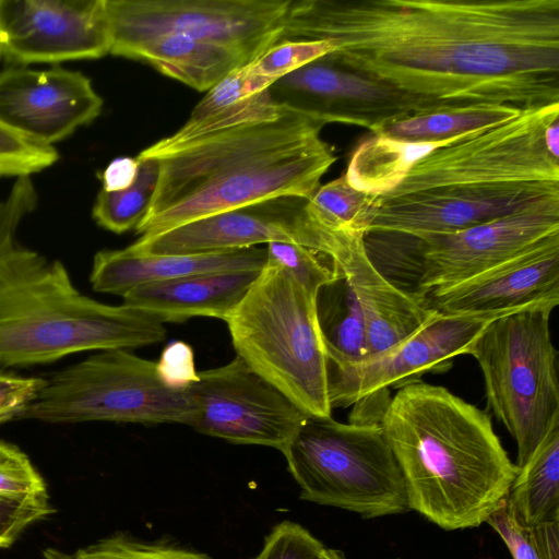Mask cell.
<instances>
[{"instance_id": "1", "label": "cell", "mask_w": 559, "mask_h": 559, "mask_svg": "<svg viewBox=\"0 0 559 559\" xmlns=\"http://www.w3.org/2000/svg\"><path fill=\"white\" fill-rule=\"evenodd\" d=\"M281 40L448 105L559 103V0H289Z\"/></svg>"}, {"instance_id": "2", "label": "cell", "mask_w": 559, "mask_h": 559, "mask_svg": "<svg viewBox=\"0 0 559 559\" xmlns=\"http://www.w3.org/2000/svg\"><path fill=\"white\" fill-rule=\"evenodd\" d=\"M323 123L285 109L276 119L214 132L178 145L155 143L159 178L136 226L150 238L187 223L280 198L308 200L336 162L320 136Z\"/></svg>"}, {"instance_id": "3", "label": "cell", "mask_w": 559, "mask_h": 559, "mask_svg": "<svg viewBox=\"0 0 559 559\" xmlns=\"http://www.w3.org/2000/svg\"><path fill=\"white\" fill-rule=\"evenodd\" d=\"M379 424L402 471L409 510L441 528L479 526L508 497L519 468L487 409L418 381L399 389Z\"/></svg>"}, {"instance_id": "4", "label": "cell", "mask_w": 559, "mask_h": 559, "mask_svg": "<svg viewBox=\"0 0 559 559\" xmlns=\"http://www.w3.org/2000/svg\"><path fill=\"white\" fill-rule=\"evenodd\" d=\"M37 199L31 176H21L0 200V366L50 364L81 352L162 342L163 322L83 295L62 262L19 241V227Z\"/></svg>"}, {"instance_id": "5", "label": "cell", "mask_w": 559, "mask_h": 559, "mask_svg": "<svg viewBox=\"0 0 559 559\" xmlns=\"http://www.w3.org/2000/svg\"><path fill=\"white\" fill-rule=\"evenodd\" d=\"M224 321L236 356L307 416L331 417L328 357L316 297L288 271L266 261Z\"/></svg>"}, {"instance_id": "6", "label": "cell", "mask_w": 559, "mask_h": 559, "mask_svg": "<svg viewBox=\"0 0 559 559\" xmlns=\"http://www.w3.org/2000/svg\"><path fill=\"white\" fill-rule=\"evenodd\" d=\"M556 307L537 304L490 321L465 353L481 370L488 408L516 442L518 468L559 420Z\"/></svg>"}, {"instance_id": "7", "label": "cell", "mask_w": 559, "mask_h": 559, "mask_svg": "<svg viewBox=\"0 0 559 559\" xmlns=\"http://www.w3.org/2000/svg\"><path fill=\"white\" fill-rule=\"evenodd\" d=\"M281 452L302 500L365 519L409 510L402 471L378 423L308 416Z\"/></svg>"}, {"instance_id": "8", "label": "cell", "mask_w": 559, "mask_h": 559, "mask_svg": "<svg viewBox=\"0 0 559 559\" xmlns=\"http://www.w3.org/2000/svg\"><path fill=\"white\" fill-rule=\"evenodd\" d=\"M197 416L191 388L169 384L157 361L106 349L51 374L20 418L192 426Z\"/></svg>"}, {"instance_id": "9", "label": "cell", "mask_w": 559, "mask_h": 559, "mask_svg": "<svg viewBox=\"0 0 559 559\" xmlns=\"http://www.w3.org/2000/svg\"><path fill=\"white\" fill-rule=\"evenodd\" d=\"M555 233H559V198L454 233L371 231L364 241L379 271L418 300L428 292L478 275Z\"/></svg>"}, {"instance_id": "10", "label": "cell", "mask_w": 559, "mask_h": 559, "mask_svg": "<svg viewBox=\"0 0 559 559\" xmlns=\"http://www.w3.org/2000/svg\"><path fill=\"white\" fill-rule=\"evenodd\" d=\"M559 118V103L524 109L516 118L477 130L417 159L403 181L381 198L448 186L559 182V158L545 143L546 127Z\"/></svg>"}, {"instance_id": "11", "label": "cell", "mask_w": 559, "mask_h": 559, "mask_svg": "<svg viewBox=\"0 0 559 559\" xmlns=\"http://www.w3.org/2000/svg\"><path fill=\"white\" fill-rule=\"evenodd\" d=\"M110 52L176 33L230 47L252 62L282 38L289 0H106Z\"/></svg>"}, {"instance_id": "12", "label": "cell", "mask_w": 559, "mask_h": 559, "mask_svg": "<svg viewBox=\"0 0 559 559\" xmlns=\"http://www.w3.org/2000/svg\"><path fill=\"white\" fill-rule=\"evenodd\" d=\"M281 108L323 124L344 123L377 133L381 128L443 104L402 91L322 57L269 88Z\"/></svg>"}, {"instance_id": "13", "label": "cell", "mask_w": 559, "mask_h": 559, "mask_svg": "<svg viewBox=\"0 0 559 559\" xmlns=\"http://www.w3.org/2000/svg\"><path fill=\"white\" fill-rule=\"evenodd\" d=\"M197 431L236 444L282 451L308 417L240 357L198 372L191 385Z\"/></svg>"}, {"instance_id": "14", "label": "cell", "mask_w": 559, "mask_h": 559, "mask_svg": "<svg viewBox=\"0 0 559 559\" xmlns=\"http://www.w3.org/2000/svg\"><path fill=\"white\" fill-rule=\"evenodd\" d=\"M495 319L435 312L419 330L388 349L355 362L328 366L332 408L353 405L381 390L418 382L428 372L448 371L452 359L465 355Z\"/></svg>"}, {"instance_id": "15", "label": "cell", "mask_w": 559, "mask_h": 559, "mask_svg": "<svg viewBox=\"0 0 559 559\" xmlns=\"http://www.w3.org/2000/svg\"><path fill=\"white\" fill-rule=\"evenodd\" d=\"M552 198H559V182L459 185L391 199L379 197L367 233L449 234L519 213Z\"/></svg>"}, {"instance_id": "16", "label": "cell", "mask_w": 559, "mask_h": 559, "mask_svg": "<svg viewBox=\"0 0 559 559\" xmlns=\"http://www.w3.org/2000/svg\"><path fill=\"white\" fill-rule=\"evenodd\" d=\"M106 0H0V53L19 64L97 59L110 52Z\"/></svg>"}, {"instance_id": "17", "label": "cell", "mask_w": 559, "mask_h": 559, "mask_svg": "<svg viewBox=\"0 0 559 559\" xmlns=\"http://www.w3.org/2000/svg\"><path fill=\"white\" fill-rule=\"evenodd\" d=\"M418 301L441 316L500 318L537 304H559V233L461 283Z\"/></svg>"}, {"instance_id": "18", "label": "cell", "mask_w": 559, "mask_h": 559, "mask_svg": "<svg viewBox=\"0 0 559 559\" xmlns=\"http://www.w3.org/2000/svg\"><path fill=\"white\" fill-rule=\"evenodd\" d=\"M103 99L91 80L63 68L0 72V124L53 146L96 119Z\"/></svg>"}, {"instance_id": "19", "label": "cell", "mask_w": 559, "mask_h": 559, "mask_svg": "<svg viewBox=\"0 0 559 559\" xmlns=\"http://www.w3.org/2000/svg\"><path fill=\"white\" fill-rule=\"evenodd\" d=\"M305 199L280 198L206 216L127 247L142 255L194 254L257 247L272 241L306 246Z\"/></svg>"}, {"instance_id": "20", "label": "cell", "mask_w": 559, "mask_h": 559, "mask_svg": "<svg viewBox=\"0 0 559 559\" xmlns=\"http://www.w3.org/2000/svg\"><path fill=\"white\" fill-rule=\"evenodd\" d=\"M364 238L360 233L347 235L331 262L348 282L360 307L371 356L415 333L435 312L379 271L366 251Z\"/></svg>"}, {"instance_id": "21", "label": "cell", "mask_w": 559, "mask_h": 559, "mask_svg": "<svg viewBox=\"0 0 559 559\" xmlns=\"http://www.w3.org/2000/svg\"><path fill=\"white\" fill-rule=\"evenodd\" d=\"M266 248L194 253L142 255L127 248L98 251L93 260L90 282L94 290L123 296L133 287L186 276L261 270Z\"/></svg>"}, {"instance_id": "22", "label": "cell", "mask_w": 559, "mask_h": 559, "mask_svg": "<svg viewBox=\"0 0 559 559\" xmlns=\"http://www.w3.org/2000/svg\"><path fill=\"white\" fill-rule=\"evenodd\" d=\"M261 270L200 274L141 284L122 296L123 305L163 323L183 322L193 317L225 320Z\"/></svg>"}, {"instance_id": "23", "label": "cell", "mask_w": 559, "mask_h": 559, "mask_svg": "<svg viewBox=\"0 0 559 559\" xmlns=\"http://www.w3.org/2000/svg\"><path fill=\"white\" fill-rule=\"evenodd\" d=\"M273 83L251 72L248 64L236 69L206 92L178 131L155 144L174 146L238 126L278 118L285 109L270 95Z\"/></svg>"}, {"instance_id": "24", "label": "cell", "mask_w": 559, "mask_h": 559, "mask_svg": "<svg viewBox=\"0 0 559 559\" xmlns=\"http://www.w3.org/2000/svg\"><path fill=\"white\" fill-rule=\"evenodd\" d=\"M119 57L148 63L158 72L203 92L248 63L239 51L212 41L166 33L134 43Z\"/></svg>"}, {"instance_id": "25", "label": "cell", "mask_w": 559, "mask_h": 559, "mask_svg": "<svg viewBox=\"0 0 559 559\" xmlns=\"http://www.w3.org/2000/svg\"><path fill=\"white\" fill-rule=\"evenodd\" d=\"M508 502L524 527L559 521V420L519 468Z\"/></svg>"}, {"instance_id": "26", "label": "cell", "mask_w": 559, "mask_h": 559, "mask_svg": "<svg viewBox=\"0 0 559 559\" xmlns=\"http://www.w3.org/2000/svg\"><path fill=\"white\" fill-rule=\"evenodd\" d=\"M523 110L499 104L444 105L386 124L373 134L406 143L442 142L512 120Z\"/></svg>"}, {"instance_id": "27", "label": "cell", "mask_w": 559, "mask_h": 559, "mask_svg": "<svg viewBox=\"0 0 559 559\" xmlns=\"http://www.w3.org/2000/svg\"><path fill=\"white\" fill-rule=\"evenodd\" d=\"M471 133L431 143H406L373 134L357 146L344 176L358 191L377 197L385 195L403 181L417 159Z\"/></svg>"}, {"instance_id": "28", "label": "cell", "mask_w": 559, "mask_h": 559, "mask_svg": "<svg viewBox=\"0 0 559 559\" xmlns=\"http://www.w3.org/2000/svg\"><path fill=\"white\" fill-rule=\"evenodd\" d=\"M316 311L328 366L350 364L368 356L367 331L360 307L340 272L318 290Z\"/></svg>"}, {"instance_id": "29", "label": "cell", "mask_w": 559, "mask_h": 559, "mask_svg": "<svg viewBox=\"0 0 559 559\" xmlns=\"http://www.w3.org/2000/svg\"><path fill=\"white\" fill-rule=\"evenodd\" d=\"M379 197L354 189L345 176L320 186L305 200L307 214L320 226L332 231H354L366 235Z\"/></svg>"}, {"instance_id": "30", "label": "cell", "mask_w": 559, "mask_h": 559, "mask_svg": "<svg viewBox=\"0 0 559 559\" xmlns=\"http://www.w3.org/2000/svg\"><path fill=\"white\" fill-rule=\"evenodd\" d=\"M136 158L139 171L133 185L121 191L100 190L93 205L95 222L116 234L136 228L146 216L157 187L158 162L155 158Z\"/></svg>"}, {"instance_id": "31", "label": "cell", "mask_w": 559, "mask_h": 559, "mask_svg": "<svg viewBox=\"0 0 559 559\" xmlns=\"http://www.w3.org/2000/svg\"><path fill=\"white\" fill-rule=\"evenodd\" d=\"M46 559H211L204 554L163 543H146L116 534L73 555L47 550Z\"/></svg>"}, {"instance_id": "32", "label": "cell", "mask_w": 559, "mask_h": 559, "mask_svg": "<svg viewBox=\"0 0 559 559\" xmlns=\"http://www.w3.org/2000/svg\"><path fill=\"white\" fill-rule=\"evenodd\" d=\"M266 261L284 267L314 297L338 274L329 258L295 242H269Z\"/></svg>"}, {"instance_id": "33", "label": "cell", "mask_w": 559, "mask_h": 559, "mask_svg": "<svg viewBox=\"0 0 559 559\" xmlns=\"http://www.w3.org/2000/svg\"><path fill=\"white\" fill-rule=\"evenodd\" d=\"M335 49L329 40H281L248 63V67L251 72L275 82Z\"/></svg>"}, {"instance_id": "34", "label": "cell", "mask_w": 559, "mask_h": 559, "mask_svg": "<svg viewBox=\"0 0 559 559\" xmlns=\"http://www.w3.org/2000/svg\"><path fill=\"white\" fill-rule=\"evenodd\" d=\"M58 158L53 146L0 124V178L31 176L52 166Z\"/></svg>"}, {"instance_id": "35", "label": "cell", "mask_w": 559, "mask_h": 559, "mask_svg": "<svg viewBox=\"0 0 559 559\" xmlns=\"http://www.w3.org/2000/svg\"><path fill=\"white\" fill-rule=\"evenodd\" d=\"M48 496L43 477L19 448L0 440V497L25 499Z\"/></svg>"}, {"instance_id": "36", "label": "cell", "mask_w": 559, "mask_h": 559, "mask_svg": "<svg viewBox=\"0 0 559 559\" xmlns=\"http://www.w3.org/2000/svg\"><path fill=\"white\" fill-rule=\"evenodd\" d=\"M324 548L301 525L283 521L272 528L254 559H320Z\"/></svg>"}, {"instance_id": "37", "label": "cell", "mask_w": 559, "mask_h": 559, "mask_svg": "<svg viewBox=\"0 0 559 559\" xmlns=\"http://www.w3.org/2000/svg\"><path fill=\"white\" fill-rule=\"evenodd\" d=\"M53 512L48 496L25 499L0 497V548L11 546L29 524Z\"/></svg>"}, {"instance_id": "38", "label": "cell", "mask_w": 559, "mask_h": 559, "mask_svg": "<svg viewBox=\"0 0 559 559\" xmlns=\"http://www.w3.org/2000/svg\"><path fill=\"white\" fill-rule=\"evenodd\" d=\"M45 384L44 378L0 372V425L20 418Z\"/></svg>"}, {"instance_id": "39", "label": "cell", "mask_w": 559, "mask_h": 559, "mask_svg": "<svg viewBox=\"0 0 559 559\" xmlns=\"http://www.w3.org/2000/svg\"><path fill=\"white\" fill-rule=\"evenodd\" d=\"M486 522L501 536L513 559H538L530 530L516 521L508 497Z\"/></svg>"}, {"instance_id": "40", "label": "cell", "mask_w": 559, "mask_h": 559, "mask_svg": "<svg viewBox=\"0 0 559 559\" xmlns=\"http://www.w3.org/2000/svg\"><path fill=\"white\" fill-rule=\"evenodd\" d=\"M157 366L163 378L174 386L187 388L198 379L192 349L182 342L169 344L164 349Z\"/></svg>"}, {"instance_id": "41", "label": "cell", "mask_w": 559, "mask_h": 559, "mask_svg": "<svg viewBox=\"0 0 559 559\" xmlns=\"http://www.w3.org/2000/svg\"><path fill=\"white\" fill-rule=\"evenodd\" d=\"M138 171L136 157L121 156L112 159L102 174V190L115 192L129 188L135 181Z\"/></svg>"}, {"instance_id": "42", "label": "cell", "mask_w": 559, "mask_h": 559, "mask_svg": "<svg viewBox=\"0 0 559 559\" xmlns=\"http://www.w3.org/2000/svg\"><path fill=\"white\" fill-rule=\"evenodd\" d=\"M538 559H559V521L528 527Z\"/></svg>"}, {"instance_id": "43", "label": "cell", "mask_w": 559, "mask_h": 559, "mask_svg": "<svg viewBox=\"0 0 559 559\" xmlns=\"http://www.w3.org/2000/svg\"><path fill=\"white\" fill-rule=\"evenodd\" d=\"M545 143L548 152L554 157L559 158V118L546 127Z\"/></svg>"}, {"instance_id": "44", "label": "cell", "mask_w": 559, "mask_h": 559, "mask_svg": "<svg viewBox=\"0 0 559 559\" xmlns=\"http://www.w3.org/2000/svg\"><path fill=\"white\" fill-rule=\"evenodd\" d=\"M320 559H346L344 554L336 549L324 548Z\"/></svg>"}, {"instance_id": "45", "label": "cell", "mask_w": 559, "mask_h": 559, "mask_svg": "<svg viewBox=\"0 0 559 559\" xmlns=\"http://www.w3.org/2000/svg\"><path fill=\"white\" fill-rule=\"evenodd\" d=\"M0 57H1V53H0Z\"/></svg>"}]
</instances>
